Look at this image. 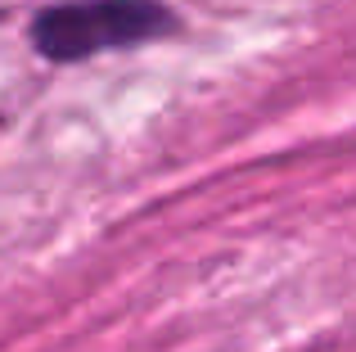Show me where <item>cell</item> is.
Listing matches in <instances>:
<instances>
[{"mask_svg": "<svg viewBox=\"0 0 356 352\" xmlns=\"http://www.w3.org/2000/svg\"><path fill=\"white\" fill-rule=\"evenodd\" d=\"M167 32H176V14L163 0H72L36 18L32 45L54 63H77Z\"/></svg>", "mask_w": 356, "mask_h": 352, "instance_id": "obj_1", "label": "cell"}]
</instances>
